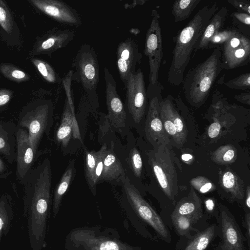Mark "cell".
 Masks as SVG:
<instances>
[{"label":"cell","instance_id":"cell-1","mask_svg":"<svg viewBox=\"0 0 250 250\" xmlns=\"http://www.w3.org/2000/svg\"><path fill=\"white\" fill-rule=\"evenodd\" d=\"M218 10L216 3L205 5L177 35L167 75L170 84L177 86L182 83L193 52L211 18Z\"/></svg>","mask_w":250,"mask_h":250},{"label":"cell","instance_id":"cell-2","mask_svg":"<svg viewBox=\"0 0 250 250\" xmlns=\"http://www.w3.org/2000/svg\"><path fill=\"white\" fill-rule=\"evenodd\" d=\"M222 70V49L217 47L204 61L186 74L182 82V88L190 105L200 107L205 103Z\"/></svg>","mask_w":250,"mask_h":250},{"label":"cell","instance_id":"cell-3","mask_svg":"<svg viewBox=\"0 0 250 250\" xmlns=\"http://www.w3.org/2000/svg\"><path fill=\"white\" fill-rule=\"evenodd\" d=\"M65 250H143L123 241L118 230L100 225L74 228L64 240Z\"/></svg>","mask_w":250,"mask_h":250},{"label":"cell","instance_id":"cell-4","mask_svg":"<svg viewBox=\"0 0 250 250\" xmlns=\"http://www.w3.org/2000/svg\"><path fill=\"white\" fill-rule=\"evenodd\" d=\"M123 182L126 199L136 216L129 219V220L137 232L146 238L151 240L154 239L151 234L140 223L142 222L151 227L163 241L170 243L171 237L170 232L161 217L144 199L137 188L130 183L127 177H125Z\"/></svg>","mask_w":250,"mask_h":250},{"label":"cell","instance_id":"cell-5","mask_svg":"<svg viewBox=\"0 0 250 250\" xmlns=\"http://www.w3.org/2000/svg\"><path fill=\"white\" fill-rule=\"evenodd\" d=\"M72 66V81L81 84L88 102L92 105H96L100 67L93 46L88 43L82 44L74 58Z\"/></svg>","mask_w":250,"mask_h":250},{"label":"cell","instance_id":"cell-6","mask_svg":"<svg viewBox=\"0 0 250 250\" xmlns=\"http://www.w3.org/2000/svg\"><path fill=\"white\" fill-rule=\"evenodd\" d=\"M148 162L165 194L173 201L178 190V177L173 151L168 146L153 147L147 153Z\"/></svg>","mask_w":250,"mask_h":250},{"label":"cell","instance_id":"cell-7","mask_svg":"<svg viewBox=\"0 0 250 250\" xmlns=\"http://www.w3.org/2000/svg\"><path fill=\"white\" fill-rule=\"evenodd\" d=\"M151 20L147 31L144 54L147 56L149 63V84L147 95L162 92L164 87L158 81V76L163 59V41L162 29L159 22L160 16L157 10L153 9Z\"/></svg>","mask_w":250,"mask_h":250},{"label":"cell","instance_id":"cell-8","mask_svg":"<svg viewBox=\"0 0 250 250\" xmlns=\"http://www.w3.org/2000/svg\"><path fill=\"white\" fill-rule=\"evenodd\" d=\"M52 122L53 107L49 102L28 108L20 115L17 127L27 130L33 150L36 154L43 135L49 134Z\"/></svg>","mask_w":250,"mask_h":250},{"label":"cell","instance_id":"cell-9","mask_svg":"<svg viewBox=\"0 0 250 250\" xmlns=\"http://www.w3.org/2000/svg\"><path fill=\"white\" fill-rule=\"evenodd\" d=\"M218 208L217 235L221 242L217 250H246V238L234 216L223 205H220Z\"/></svg>","mask_w":250,"mask_h":250},{"label":"cell","instance_id":"cell-10","mask_svg":"<svg viewBox=\"0 0 250 250\" xmlns=\"http://www.w3.org/2000/svg\"><path fill=\"white\" fill-rule=\"evenodd\" d=\"M125 86L129 113L134 122L139 123L145 113L147 98L144 76L141 69L129 76Z\"/></svg>","mask_w":250,"mask_h":250},{"label":"cell","instance_id":"cell-11","mask_svg":"<svg viewBox=\"0 0 250 250\" xmlns=\"http://www.w3.org/2000/svg\"><path fill=\"white\" fill-rule=\"evenodd\" d=\"M162 93L149 96L150 101L145 123V133L147 141L153 147L168 146L170 139L164 127L160 116V103Z\"/></svg>","mask_w":250,"mask_h":250},{"label":"cell","instance_id":"cell-12","mask_svg":"<svg viewBox=\"0 0 250 250\" xmlns=\"http://www.w3.org/2000/svg\"><path fill=\"white\" fill-rule=\"evenodd\" d=\"M250 59L249 37L238 31L223 44L222 49L223 69H231L247 65Z\"/></svg>","mask_w":250,"mask_h":250},{"label":"cell","instance_id":"cell-13","mask_svg":"<svg viewBox=\"0 0 250 250\" xmlns=\"http://www.w3.org/2000/svg\"><path fill=\"white\" fill-rule=\"evenodd\" d=\"M104 78L106 104L108 110L107 119L114 128H123L125 125L126 112L117 93L116 81L106 67L104 68Z\"/></svg>","mask_w":250,"mask_h":250},{"label":"cell","instance_id":"cell-14","mask_svg":"<svg viewBox=\"0 0 250 250\" xmlns=\"http://www.w3.org/2000/svg\"><path fill=\"white\" fill-rule=\"evenodd\" d=\"M142 57L137 43L132 38H128L118 44L117 66L124 85L129 76L136 71V66L141 63Z\"/></svg>","mask_w":250,"mask_h":250},{"label":"cell","instance_id":"cell-15","mask_svg":"<svg viewBox=\"0 0 250 250\" xmlns=\"http://www.w3.org/2000/svg\"><path fill=\"white\" fill-rule=\"evenodd\" d=\"M31 1L42 12L61 23L76 26L81 24V19L78 12L63 1L58 0Z\"/></svg>","mask_w":250,"mask_h":250},{"label":"cell","instance_id":"cell-16","mask_svg":"<svg viewBox=\"0 0 250 250\" xmlns=\"http://www.w3.org/2000/svg\"><path fill=\"white\" fill-rule=\"evenodd\" d=\"M36 153L30 141L28 132L18 127L16 132V176L20 183L32 168Z\"/></svg>","mask_w":250,"mask_h":250},{"label":"cell","instance_id":"cell-17","mask_svg":"<svg viewBox=\"0 0 250 250\" xmlns=\"http://www.w3.org/2000/svg\"><path fill=\"white\" fill-rule=\"evenodd\" d=\"M17 125L13 123L0 120V154L12 164L16 157Z\"/></svg>","mask_w":250,"mask_h":250},{"label":"cell","instance_id":"cell-18","mask_svg":"<svg viewBox=\"0 0 250 250\" xmlns=\"http://www.w3.org/2000/svg\"><path fill=\"white\" fill-rule=\"evenodd\" d=\"M172 213L188 217L194 224L202 218V200L191 186L188 196L177 203Z\"/></svg>","mask_w":250,"mask_h":250},{"label":"cell","instance_id":"cell-19","mask_svg":"<svg viewBox=\"0 0 250 250\" xmlns=\"http://www.w3.org/2000/svg\"><path fill=\"white\" fill-rule=\"evenodd\" d=\"M74 36L73 30L54 29L42 41L39 50L40 52L51 53L65 47L73 40Z\"/></svg>","mask_w":250,"mask_h":250},{"label":"cell","instance_id":"cell-20","mask_svg":"<svg viewBox=\"0 0 250 250\" xmlns=\"http://www.w3.org/2000/svg\"><path fill=\"white\" fill-rule=\"evenodd\" d=\"M228 13V9L226 7H223L219 9L212 16L193 52L192 54L193 57L197 51L208 49L210 40L216 33L220 31L223 27Z\"/></svg>","mask_w":250,"mask_h":250},{"label":"cell","instance_id":"cell-21","mask_svg":"<svg viewBox=\"0 0 250 250\" xmlns=\"http://www.w3.org/2000/svg\"><path fill=\"white\" fill-rule=\"evenodd\" d=\"M125 173L121 163L113 151V146L107 149L104 160V167L100 181H122Z\"/></svg>","mask_w":250,"mask_h":250},{"label":"cell","instance_id":"cell-22","mask_svg":"<svg viewBox=\"0 0 250 250\" xmlns=\"http://www.w3.org/2000/svg\"><path fill=\"white\" fill-rule=\"evenodd\" d=\"M220 184L223 189L229 194L233 200H242L245 193L243 182L237 175L231 170H226L221 175Z\"/></svg>","mask_w":250,"mask_h":250},{"label":"cell","instance_id":"cell-23","mask_svg":"<svg viewBox=\"0 0 250 250\" xmlns=\"http://www.w3.org/2000/svg\"><path fill=\"white\" fill-rule=\"evenodd\" d=\"M217 235V224L213 223L193 235L182 250H206Z\"/></svg>","mask_w":250,"mask_h":250},{"label":"cell","instance_id":"cell-24","mask_svg":"<svg viewBox=\"0 0 250 250\" xmlns=\"http://www.w3.org/2000/svg\"><path fill=\"white\" fill-rule=\"evenodd\" d=\"M74 162L71 161L63 174L54 192L52 202L53 215L55 218L59 211L62 199L68 189L74 172Z\"/></svg>","mask_w":250,"mask_h":250},{"label":"cell","instance_id":"cell-25","mask_svg":"<svg viewBox=\"0 0 250 250\" xmlns=\"http://www.w3.org/2000/svg\"><path fill=\"white\" fill-rule=\"evenodd\" d=\"M13 215L12 199L9 194H3L0 197V242L9 232Z\"/></svg>","mask_w":250,"mask_h":250},{"label":"cell","instance_id":"cell-26","mask_svg":"<svg viewBox=\"0 0 250 250\" xmlns=\"http://www.w3.org/2000/svg\"><path fill=\"white\" fill-rule=\"evenodd\" d=\"M201 0H176L173 3L172 14L176 22L188 18Z\"/></svg>","mask_w":250,"mask_h":250},{"label":"cell","instance_id":"cell-27","mask_svg":"<svg viewBox=\"0 0 250 250\" xmlns=\"http://www.w3.org/2000/svg\"><path fill=\"white\" fill-rule=\"evenodd\" d=\"M160 116L165 130L169 136L170 139H172L177 147H181L183 144L177 133L175 125L172 122L164 99H162L160 101Z\"/></svg>","mask_w":250,"mask_h":250},{"label":"cell","instance_id":"cell-28","mask_svg":"<svg viewBox=\"0 0 250 250\" xmlns=\"http://www.w3.org/2000/svg\"><path fill=\"white\" fill-rule=\"evenodd\" d=\"M237 150L231 145L219 147L211 155V159L215 163L226 165L234 162L237 158Z\"/></svg>","mask_w":250,"mask_h":250},{"label":"cell","instance_id":"cell-29","mask_svg":"<svg viewBox=\"0 0 250 250\" xmlns=\"http://www.w3.org/2000/svg\"><path fill=\"white\" fill-rule=\"evenodd\" d=\"M171 217L172 224L177 234L186 237L188 240L191 238L193 235H191L190 232L194 230L192 226L194 223L191 219L187 216L173 213L171 214Z\"/></svg>","mask_w":250,"mask_h":250},{"label":"cell","instance_id":"cell-30","mask_svg":"<svg viewBox=\"0 0 250 250\" xmlns=\"http://www.w3.org/2000/svg\"><path fill=\"white\" fill-rule=\"evenodd\" d=\"M98 151L86 150L85 151V176L88 186L95 195V184L94 182V172L96 165Z\"/></svg>","mask_w":250,"mask_h":250},{"label":"cell","instance_id":"cell-31","mask_svg":"<svg viewBox=\"0 0 250 250\" xmlns=\"http://www.w3.org/2000/svg\"><path fill=\"white\" fill-rule=\"evenodd\" d=\"M224 75L223 76L217 83L220 84H225L229 88L237 90H247L250 88V73H245L237 77L225 82Z\"/></svg>","mask_w":250,"mask_h":250},{"label":"cell","instance_id":"cell-32","mask_svg":"<svg viewBox=\"0 0 250 250\" xmlns=\"http://www.w3.org/2000/svg\"><path fill=\"white\" fill-rule=\"evenodd\" d=\"M232 23L237 30L243 34L249 36L250 34V15L243 12H234L231 13Z\"/></svg>","mask_w":250,"mask_h":250},{"label":"cell","instance_id":"cell-33","mask_svg":"<svg viewBox=\"0 0 250 250\" xmlns=\"http://www.w3.org/2000/svg\"><path fill=\"white\" fill-rule=\"evenodd\" d=\"M33 63L43 78L52 83H60L62 79L55 72L53 68L47 62L40 60H34Z\"/></svg>","mask_w":250,"mask_h":250},{"label":"cell","instance_id":"cell-34","mask_svg":"<svg viewBox=\"0 0 250 250\" xmlns=\"http://www.w3.org/2000/svg\"><path fill=\"white\" fill-rule=\"evenodd\" d=\"M127 163L134 175L137 178H140L142 174L143 162L140 152L136 147H133L130 150L128 154Z\"/></svg>","mask_w":250,"mask_h":250},{"label":"cell","instance_id":"cell-35","mask_svg":"<svg viewBox=\"0 0 250 250\" xmlns=\"http://www.w3.org/2000/svg\"><path fill=\"white\" fill-rule=\"evenodd\" d=\"M238 32L236 29L220 30L216 33L210 40L208 48L217 45L224 44Z\"/></svg>","mask_w":250,"mask_h":250},{"label":"cell","instance_id":"cell-36","mask_svg":"<svg viewBox=\"0 0 250 250\" xmlns=\"http://www.w3.org/2000/svg\"><path fill=\"white\" fill-rule=\"evenodd\" d=\"M191 186L201 193H205L214 190V185L208 179L203 176H198L190 180Z\"/></svg>","mask_w":250,"mask_h":250},{"label":"cell","instance_id":"cell-37","mask_svg":"<svg viewBox=\"0 0 250 250\" xmlns=\"http://www.w3.org/2000/svg\"><path fill=\"white\" fill-rule=\"evenodd\" d=\"M0 24L6 32L11 31L12 18L7 7L1 0H0Z\"/></svg>","mask_w":250,"mask_h":250},{"label":"cell","instance_id":"cell-38","mask_svg":"<svg viewBox=\"0 0 250 250\" xmlns=\"http://www.w3.org/2000/svg\"><path fill=\"white\" fill-rule=\"evenodd\" d=\"M106 150L107 146L106 144H104L98 151V156L94 172V182L96 185L99 182L100 177L103 172L104 160Z\"/></svg>","mask_w":250,"mask_h":250},{"label":"cell","instance_id":"cell-39","mask_svg":"<svg viewBox=\"0 0 250 250\" xmlns=\"http://www.w3.org/2000/svg\"><path fill=\"white\" fill-rule=\"evenodd\" d=\"M228 2L239 12L250 15V1L247 0H228Z\"/></svg>","mask_w":250,"mask_h":250},{"label":"cell","instance_id":"cell-40","mask_svg":"<svg viewBox=\"0 0 250 250\" xmlns=\"http://www.w3.org/2000/svg\"><path fill=\"white\" fill-rule=\"evenodd\" d=\"M221 126L218 121L215 119L208 127V134L210 138L217 137L221 131Z\"/></svg>","mask_w":250,"mask_h":250},{"label":"cell","instance_id":"cell-41","mask_svg":"<svg viewBox=\"0 0 250 250\" xmlns=\"http://www.w3.org/2000/svg\"><path fill=\"white\" fill-rule=\"evenodd\" d=\"M243 226L246 230V240L247 242L249 249L250 248V213L247 212L244 217Z\"/></svg>","mask_w":250,"mask_h":250},{"label":"cell","instance_id":"cell-42","mask_svg":"<svg viewBox=\"0 0 250 250\" xmlns=\"http://www.w3.org/2000/svg\"><path fill=\"white\" fill-rule=\"evenodd\" d=\"M234 99L239 102L250 105V92L248 90L246 92L241 93L234 96Z\"/></svg>","mask_w":250,"mask_h":250},{"label":"cell","instance_id":"cell-43","mask_svg":"<svg viewBox=\"0 0 250 250\" xmlns=\"http://www.w3.org/2000/svg\"><path fill=\"white\" fill-rule=\"evenodd\" d=\"M12 173L5 162L0 157V179L6 178Z\"/></svg>","mask_w":250,"mask_h":250},{"label":"cell","instance_id":"cell-44","mask_svg":"<svg viewBox=\"0 0 250 250\" xmlns=\"http://www.w3.org/2000/svg\"><path fill=\"white\" fill-rule=\"evenodd\" d=\"M11 94L5 91H0V107L6 104L9 101Z\"/></svg>","mask_w":250,"mask_h":250},{"label":"cell","instance_id":"cell-45","mask_svg":"<svg viewBox=\"0 0 250 250\" xmlns=\"http://www.w3.org/2000/svg\"><path fill=\"white\" fill-rule=\"evenodd\" d=\"M205 208L206 211L209 214H214L215 203L211 199H208L205 201Z\"/></svg>","mask_w":250,"mask_h":250},{"label":"cell","instance_id":"cell-46","mask_svg":"<svg viewBox=\"0 0 250 250\" xmlns=\"http://www.w3.org/2000/svg\"><path fill=\"white\" fill-rule=\"evenodd\" d=\"M10 74L11 77L16 80H23L26 77L25 74L19 69H13Z\"/></svg>","mask_w":250,"mask_h":250},{"label":"cell","instance_id":"cell-47","mask_svg":"<svg viewBox=\"0 0 250 250\" xmlns=\"http://www.w3.org/2000/svg\"><path fill=\"white\" fill-rule=\"evenodd\" d=\"M245 205L248 210H249L250 208V189L249 186L247 188Z\"/></svg>","mask_w":250,"mask_h":250},{"label":"cell","instance_id":"cell-48","mask_svg":"<svg viewBox=\"0 0 250 250\" xmlns=\"http://www.w3.org/2000/svg\"><path fill=\"white\" fill-rule=\"evenodd\" d=\"M193 158V157L191 155L189 154H184L182 155V159L183 160L188 162L189 160H191Z\"/></svg>","mask_w":250,"mask_h":250}]
</instances>
